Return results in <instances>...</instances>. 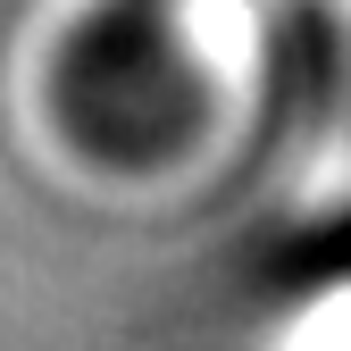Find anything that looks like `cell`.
<instances>
[{
	"mask_svg": "<svg viewBox=\"0 0 351 351\" xmlns=\"http://www.w3.org/2000/svg\"><path fill=\"white\" fill-rule=\"evenodd\" d=\"M51 125L101 167L151 176L209 125V75L159 0H101L51 59Z\"/></svg>",
	"mask_w": 351,
	"mask_h": 351,
	"instance_id": "obj_1",
	"label": "cell"
}]
</instances>
